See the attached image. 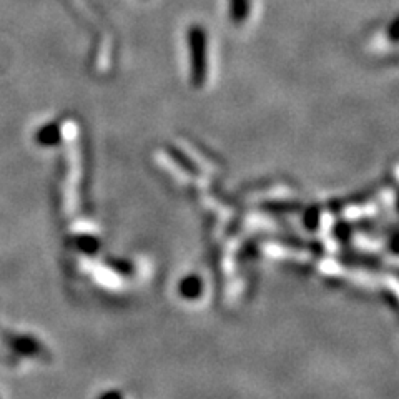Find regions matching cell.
<instances>
[{"mask_svg":"<svg viewBox=\"0 0 399 399\" xmlns=\"http://www.w3.org/2000/svg\"><path fill=\"white\" fill-rule=\"evenodd\" d=\"M207 32L201 25H192L188 30V48H190V65H192V83L193 87H203L207 80L208 72V57H207V45H208Z\"/></svg>","mask_w":399,"mask_h":399,"instance_id":"obj_1","label":"cell"},{"mask_svg":"<svg viewBox=\"0 0 399 399\" xmlns=\"http://www.w3.org/2000/svg\"><path fill=\"white\" fill-rule=\"evenodd\" d=\"M37 140L39 143L45 145V147H50V145L59 143L60 140V130L55 123H48L42 130H39L37 133Z\"/></svg>","mask_w":399,"mask_h":399,"instance_id":"obj_3","label":"cell"},{"mask_svg":"<svg viewBox=\"0 0 399 399\" xmlns=\"http://www.w3.org/2000/svg\"><path fill=\"white\" fill-rule=\"evenodd\" d=\"M249 15V0H229V17L235 23H243Z\"/></svg>","mask_w":399,"mask_h":399,"instance_id":"obj_2","label":"cell"}]
</instances>
